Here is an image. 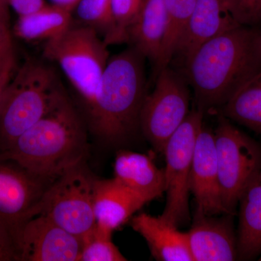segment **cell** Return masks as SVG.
Returning a JSON list of instances; mask_svg holds the SVG:
<instances>
[{
	"instance_id": "obj_1",
	"label": "cell",
	"mask_w": 261,
	"mask_h": 261,
	"mask_svg": "<svg viewBox=\"0 0 261 261\" xmlns=\"http://www.w3.org/2000/svg\"><path fill=\"white\" fill-rule=\"evenodd\" d=\"M261 69V30L238 25L196 49L182 68L202 112L222 108Z\"/></svg>"
},
{
	"instance_id": "obj_2",
	"label": "cell",
	"mask_w": 261,
	"mask_h": 261,
	"mask_svg": "<svg viewBox=\"0 0 261 261\" xmlns=\"http://www.w3.org/2000/svg\"><path fill=\"white\" fill-rule=\"evenodd\" d=\"M87 128L65 92L47 114L0 152V158L11 160L32 174L53 181L86 160Z\"/></svg>"
},
{
	"instance_id": "obj_3",
	"label": "cell",
	"mask_w": 261,
	"mask_h": 261,
	"mask_svg": "<svg viewBox=\"0 0 261 261\" xmlns=\"http://www.w3.org/2000/svg\"><path fill=\"white\" fill-rule=\"evenodd\" d=\"M145 61L130 46L110 58L93 101L84 110L87 127L101 140L118 143L140 128L147 94Z\"/></svg>"
},
{
	"instance_id": "obj_4",
	"label": "cell",
	"mask_w": 261,
	"mask_h": 261,
	"mask_svg": "<svg viewBox=\"0 0 261 261\" xmlns=\"http://www.w3.org/2000/svg\"><path fill=\"white\" fill-rule=\"evenodd\" d=\"M49 61L28 58L7 85L0 104V152L47 114L65 93Z\"/></svg>"
},
{
	"instance_id": "obj_5",
	"label": "cell",
	"mask_w": 261,
	"mask_h": 261,
	"mask_svg": "<svg viewBox=\"0 0 261 261\" xmlns=\"http://www.w3.org/2000/svg\"><path fill=\"white\" fill-rule=\"evenodd\" d=\"M94 29L75 23L44 42L43 58L59 67L80 98L84 110L93 101L111 55Z\"/></svg>"
},
{
	"instance_id": "obj_6",
	"label": "cell",
	"mask_w": 261,
	"mask_h": 261,
	"mask_svg": "<svg viewBox=\"0 0 261 261\" xmlns=\"http://www.w3.org/2000/svg\"><path fill=\"white\" fill-rule=\"evenodd\" d=\"M96 178L86 166V160L68 168L48 187L39 204L38 215L47 216L62 228L83 239L96 226Z\"/></svg>"
},
{
	"instance_id": "obj_7",
	"label": "cell",
	"mask_w": 261,
	"mask_h": 261,
	"mask_svg": "<svg viewBox=\"0 0 261 261\" xmlns=\"http://www.w3.org/2000/svg\"><path fill=\"white\" fill-rule=\"evenodd\" d=\"M214 139L223 205L233 216L244 191L261 169V146L223 115Z\"/></svg>"
},
{
	"instance_id": "obj_8",
	"label": "cell",
	"mask_w": 261,
	"mask_h": 261,
	"mask_svg": "<svg viewBox=\"0 0 261 261\" xmlns=\"http://www.w3.org/2000/svg\"><path fill=\"white\" fill-rule=\"evenodd\" d=\"M154 80V89L146 96L141 111L140 129L156 151L163 152L190 113V88L183 73L170 65Z\"/></svg>"
},
{
	"instance_id": "obj_9",
	"label": "cell",
	"mask_w": 261,
	"mask_h": 261,
	"mask_svg": "<svg viewBox=\"0 0 261 261\" xmlns=\"http://www.w3.org/2000/svg\"><path fill=\"white\" fill-rule=\"evenodd\" d=\"M203 114L198 109L190 112L163 149L166 157V202L161 216L177 227L190 218L189 197L191 192L192 158L196 140L203 126Z\"/></svg>"
},
{
	"instance_id": "obj_10",
	"label": "cell",
	"mask_w": 261,
	"mask_h": 261,
	"mask_svg": "<svg viewBox=\"0 0 261 261\" xmlns=\"http://www.w3.org/2000/svg\"><path fill=\"white\" fill-rule=\"evenodd\" d=\"M51 181L32 174L11 160L0 158V226L11 233L15 244L22 226L37 216Z\"/></svg>"
},
{
	"instance_id": "obj_11",
	"label": "cell",
	"mask_w": 261,
	"mask_h": 261,
	"mask_svg": "<svg viewBox=\"0 0 261 261\" xmlns=\"http://www.w3.org/2000/svg\"><path fill=\"white\" fill-rule=\"evenodd\" d=\"M16 244L19 261H80L83 240L38 215L20 228Z\"/></svg>"
},
{
	"instance_id": "obj_12",
	"label": "cell",
	"mask_w": 261,
	"mask_h": 261,
	"mask_svg": "<svg viewBox=\"0 0 261 261\" xmlns=\"http://www.w3.org/2000/svg\"><path fill=\"white\" fill-rule=\"evenodd\" d=\"M203 214L196 208L188 235L193 261H231L238 258V237L233 215L222 218Z\"/></svg>"
},
{
	"instance_id": "obj_13",
	"label": "cell",
	"mask_w": 261,
	"mask_h": 261,
	"mask_svg": "<svg viewBox=\"0 0 261 261\" xmlns=\"http://www.w3.org/2000/svg\"><path fill=\"white\" fill-rule=\"evenodd\" d=\"M190 192L197 209L208 216L228 214L220 191L214 133L202 126L196 140L192 158Z\"/></svg>"
},
{
	"instance_id": "obj_14",
	"label": "cell",
	"mask_w": 261,
	"mask_h": 261,
	"mask_svg": "<svg viewBox=\"0 0 261 261\" xmlns=\"http://www.w3.org/2000/svg\"><path fill=\"white\" fill-rule=\"evenodd\" d=\"M238 25L224 0H197L171 63L176 60L183 68L203 43Z\"/></svg>"
},
{
	"instance_id": "obj_15",
	"label": "cell",
	"mask_w": 261,
	"mask_h": 261,
	"mask_svg": "<svg viewBox=\"0 0 261 261\" xmlns=\"http://www.w3.org/2000/svg\"><path fill=\"white\" fill-rule=\"evenodd\" d=\"M149 201L123 186L114 178L94 183V215L96 226L112 233L130 221Z\"/></svg>"
},
{
	"instance_id": "obj_16",
	"label": "cell",
	"mask_w": 261,
	"mask_h": 261,
	"mask_svg": "<svg viewBox=\"0 0 261 261\" xmlns=\"http://www.w3.org/2000/svg\"><path fill=\"white\" fill-rule=\"evenodd\" d=\"M129 221L132 229L145 239L156 260L193 261L187 232L178 231L161 216L141 213Z\"/></svg>"
},
{
	"instance_id": "obj_17",
	"label": "cell",
	"mask_w": 261,
	"mask_h": 261,
	"mask_svg": "<svg viewBox=\"0 0 261 261\" xmlns=\"http://www.w3.org/2000/svg\"><path fill=\"white\" fill-rule=\"evenodd\" d=\"M113 173L117 181L149 202L165 192L164 169L158 168L147 154L119 151L115 159Z\"/></svg>"
},
{
	"instance_id": "obj_18",
	"label": "cell",
	"mask_w": 261,
	"mask_h": 261,
	"mask_svg": "<svg viewBox=\"0 0 261 261\" xmlns=\"http://www.w3.org/2000/svg\"><path fill=\"white\" fill-rule=\"evenodd\" d=\"M167 27L164 0H144L128 31L127 43L149 60L152 68L159 60Z\"/></svg>"
},
{
	"instance_id": "obj_19",
	"label": "cell",
	"mask_w": 261,
	"mask_h": 261,
	"mask_svg": "<svg viewBox=\"0 0 261 261\" xmlns=\"http://www.w3.org/2000/svg\"><path fill=\"white\" fill-rule=\"evenodd\" d=\"M238 259L252 260L261 255V169L240 197Z\"/></svg>"
},
{
	"instance_id": "obj_20",
	"label": "cell",
	"mask_w": 261,
	"mask_h": 261,
	"mask_svg": "<svg viewBox=\"0 0 261 261\" xmlns=\"http://www.w3.org/2000/svg\"><path fill=\"white\" fill-rule=\"evenodd\" d=\"M73 22L72 12L47 4L32 14L19 16L13 32L27 42H47L61 35Z\"/></svg>"
},
{
	"instance_id": "obj_21",
	"label": "cell",
	"mask_w": 261,
	"mask_h": 261,
	"mask_svg": "<svg viewBox=\"0 0 261 261\" xmlns=\"http://www.w3.org/2000/svg\"><path fill=\"white\" fill-rule=\"evenodd\" d=\"M223 116L261 135V69L222 107Z\"/></svg>"
},
{
	"instance_id": "obj_22",
	"label": "cell",
	"mask_w": 261,
	"mask_h": 261,
	"mask_svg": "<svg viewBox=\"0 0 261 261\" xmlns=\"http://www.w3.org/2000/svg\"><path fill=\"white\" fill-rule=\"evenodd\" d=\"M197 1L164 0L168 15L167 31L159 60L152 70L154 80L161 70L171 64Z\"/></svg>"
},
{
	"instance_id": "obj_23",
	"label": "cell",
	"mask_w": 261,
	"mask_h": 261,
	"mask_svg": "<svg viewBox=\"0 0 261 261\" xmlns=\"http://www.w3.org/2000/svg\"><path fill=\"white\" fill-rule=\"evenodd\" d=\"M72 14L75 23L94 29L103 39L111 30V0H80Z\"/></svg>"
},
{
	"instance_id": "obj_24",
	"label": "cell",
	"mask_w": 261,
	"mask_h": 261,
	"mask_svg": "<svg viewBox=\"0 0 261 261\" xmlns=\"http://www.w3.org/2000/svg\"><path fill=\"white\" fill-rule=\"evenodd\" d=\"M144 0H111V30L104 41L108 46L127 43L128 31Z\"/></svg>"
},
{
	"instance_id": "obj_25",
	"label": "cell",
	"mask_w": 261,
	"mask_h": 261,
	"mask_svg": "<svg viewBox=\"0 0 261 261\" xmlns=\"http://www.w3.org/2000/svg\"><path fill=\"white\" fill-rule=\"evenodd\" d=\"M80 261H126L127 258L112 242V233L97 226L83 239Z\"/></svg>"
},
{
	"instance_id": "obj_26",
	"label": "cell",
	"mask_w": 261,
	"mask_h": 261,
	"mask_svg": "<svg viewBox=\"0 0 261 261\" xmlns=\"http://www.w3.org/2000/svg\"><path fill=\"white\" fill-rule=\"evenodd\" d=\"M233 20L242 25L255 27L261 20V0H224Z\"/></svg>"
},
{
	"instance_id": "obj_27",
	"label": "cell",
	"mask_w": 261,
	"mask_h": 261,
	"mask_svg": "<svg viewBox=\"0 0 261 261\" xmlns=\"http://www.w3.org/2000/svg\"><path fill=\"white\" fill-rule=\"evenodd\" d=\"M18 260L16 244L11 233L0 226V261Z\"/></svg>"
},
{
	"instance_id": "obj_28",
	"label": "cell",
	"mask_w": 261,
	"mask_h": 261,
	"mask_svg": "<svg viewBox=\"0 0 261 261\" xmlns=\"http://www.w3.org/2000/svg\"><path fill=\"white\" fill-rule=\"evenodd\" d=\"M7 3L18 17L32 14L47 4L45 0H7Z\"/></svg>"
},
{
	"instance_id": "obj_29",
	"label": "cell",
	"mask_w": 261,
	"mask_h": 261,
	"mask_svg": "<svg viewBox=\"0 0 261 261\" xmlns=\"http://www.w3.org/2000/svg\"><path fill=\"white\" fill-rule=\"evenodd\" d=\"M15 56L13 57L0 73V104H1L2 98L7 85L9 83L10 80L15 73Z\"/></svg>"
},
{
	"instance_id": "obj_30",
	"label": "cell",
	"mask_w": 261,
	"mask_h": 261,
	"mask_svg": "<svg viewBox=\"0 0 261 261\" xmlns=\"http://www.w3.org/2000/svg\"><path fill=\"white\" fill-rule=\"evenodd\" d=\"M13 49L9 25L0 21V51Z\"/></svg>"
},
{
	"instance_id": "obj_31",
	"label": "cell",
	"mask_w": 261,
	"mask_h": 261,
	"mask_svg": "<svg viewBox=\"0 0 261 261\" xmlns=\"http://www.w3.org/2000/svg\"><path fill=\"white\" fill-rule=\"evenodd\" d=\"M10 7L7 0H0V21L10 27Z\"/></svg>"
},
{
	"instance_id": "obj_32",
	"label": "cell",
	"mask_w": 261,
	"mask_h": 261,
	"mask_svg": "<svg viewBox=\"0 0 261 261\" xmlns=\"http://www.w3.org/2000/svg\"><path fill=\"white\" fill-rule=\"evenodd\" d=\"M79 1L80 0H49L50 4L60 7V8L70 12H73Z\"/></svg>"
},
{
	"instance_id": "obj_33",
	"label": "cell",
	"mask_w": 261,
	"mask_h": 261,
	"mask_svg": "<svg viewBox=\"0 0 261 261\" xmlns=\"http://www.w3.org/2000/svg\"><path fill=\"white\" fill-rule=\"evenodd\" d=\"M14 56V50H13V49L0 51V73L4 69L5 65L8 63V62Z\"/></svg>"
},
{
	"instance_id": "obj_34",
	"label": "cell",
	"mask_w": 261,
	"mask_h": 261,
	"mask_svg": "<svg viewBox=\"0 0 261 261\" xmlns=\"http://www.w3.org/2000/svg\"><path fill=\"white\" fill-rule=\"evenodd\" d=\"M259 260H261V255H260V257H259V259H258Z\"/></svg>"
}]
</instances>
